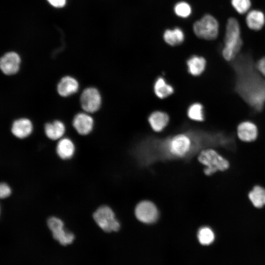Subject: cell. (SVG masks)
I'll return each instance as SVG.
<instances>
[{"mask_svg":"<svg viewBox=\"0 0 265 265\" xmlns=\"http://www.w3.org/2000/svg\"><path fill=\"white\" fill-rule=\"evenodd\" d=\"M242 45L239 23L236 18L230 17L227 21L224 44L221 50L223 58L227 61H233L239 54Z\"/></svg>","mask_w":265,"mask_h":265,"instance_id":"7a4b0ae2","label":"cell"},{"mask_svg":"<svg viewBox=\"0 0 265 265\" xmlns=\"http://www.w3.org/2000/svg\"><path fill=\"white\" fill-rule=\"evenodd\" d=\"M187 115L189 119L197 122H203L206 118L204 106L200 103H194L190 105Z\"/></svg>","mask_w":265,"mask_h":265,"instance_id":"603a6c76","label":"cell"},{"mask_svg":"<svg viewBox=\"0 0 265 265\" xmlns=\"http://www.w3.org/2000/svg\"><path fill=\"white\" fill-rule=\"evenodd\" d=\"M44 130L46 136L49 138L55 140L60 138L63 135L65 128L62 122L55 120L52 123H46Z\"/></svg>","mask_w":265,"mask_h":265,"instance_id":"d6986e66","label":"cell"},{"mask_svg":"<svg viewBox=\"0 0 265 265\" xmlns=\"http://www.w3.org/2000/svg\"><path fill=\"white\" fill-rule=\"evenodd\" d=\"M94 120L92 117L85 113H79L75 115L73 120V126L81 135H86L92 130Z\"/></svg>","mask_w":265,"mask_h":265,"instance_id":"7c38bea8","label":"cell"},{"mask_svg":"<svg viewBox=\"0 0 265 265\" xmlns=\"http://www.w3.org/2000/svg\"><path fill=\"white\" fill-rule=\"evenodd\" d=\"M198 159L205 166L204 171L208 176L212 175L218 171H225L230 165L226 159L212 149L202 150L198 157Z\"/></svg>","mask_w":265,"mask_h":265,"instance_id":"3957f363","label":"cell"},{"mask_svg":"<svg viewBox=\"0 0 265 265\" xmlns=\"http://www.w3.org/2000/svg\"><path fill=\"white\" fill-rule=\"evenodd\" d=\"M186 65L187 71L190 75L198 76L205 71L207 61L206 59L202 56L193 55L187 59Z\"/></svg>","mask_w":265,"mask_h":265,"instance_id":"e0dca14e","label":"cell"},{"mask_svg":"<svg viewBox=\"0 0 265 265\" xmlns=\"http://www.w3.org/2000/svg\"><path fill=\"white\" fill-rule=\"evenodd\" d=\"M81 108L88 113H93L99 110L102 103L99 91L94 87L85 89L80 97Z\"/></svg>","mask_w":265,"mask_h":265,"instance_id":"ba28073f","label":"cell"},{"mask_svg":"<svg viewBox=\"0 0 265 265\" xmlns=\"http://www.w3.org/2000/svg\"><path fill=\"white\" fill-rule=\"evenodd\" d=\"M197 238L201 244L208 245L214 241L215 236L212 229L208 227H203L198 231Z\"/></svg>","mask_w":265,"mask_h":265,"instance_id":"cb8c5ba5","label":"cell"},{"mask_svg":"<svg viewBox=\"0 0 265 265\" xmlns=\"http://www.w3.org/2000/svg\"><path fill=\"white\" fill-rule=\"evenodd\" d=\"M135 215L140 222L152 224L158 218L159 212L156 205L152 202L145 200L139 203L135 207Z\"/></svg>","mask_w":265,"mask_h":265,"instance_id":"9c48e42d","label":"cell"},{"mask_svg":"<svg viewBox=\"0 0 265 265\" xmlns=\"http://www.w3.org/2000/svg\"><path fill=\"white\" fill-rule=\"evenodd\" d=\"M169 121L168 115L162 111H154L148 117V122L151 128L156 132H159L164 130Z\"/></svg>","mask_w":265,"mask_h":265,"instance_id":"2e32d148","label":"cell"},{"mask_svg":"<svg viewBox=\"0 0 265 265\" xmlns=\"http://www.w3.org/2000/svg\"></svg>","mask_w":265,"mask_h":265,"instance_id":"f546056e","label":"cell"},{"mask_svg":"<svg viewBox=\"0 0 265 265\" xmlns=\"http://www.w3.org/2000/svg\"><path fill=\"white\" fill-rule=\"evenodd\" d=\"M33 126L31 122L27 118H22L16 120L12 123L11 132L17 138H24L32 132Z\"/></svg>","mask_w":265,"mask_h":265,"instance_id":"5bb4252c","label":"cell"},{"mask_svg":"<svg viewBox=\"0 0 265 265\" xmlns=\"http://www.w3.org/2000/svg\"><path fill=\"white\" fill-rule=\"evenodd\" d=\"M219 28L218 20L209 14L204 15L193 25V30L196 36L207 40H213L217 38Z\"/></svg>","mask_w":265,"mask_h":265,"instance_id":"277c9868","label":"cell"},{"mask_svg":"<svg viewBox=\"0 0 265 265\" xmlns=\"http://www.w3.org/2000/svg\"><path fill=\"white\" fill-rule=\"evenodd\" d=\"M231 64L235 74L236 92L254 111H262L265 106V79L251 55L239 54Z\"/></svg>","mask_w":265,"mask_h":265,"instance_id":"6da1fadb","label":"cell"},{"mask_svg":"<svg viewBox=\"0 0 265 265\" xmlns=\"http://www.w3.org/2000/svg\"><path fill=\"white\" fill-rule=\"evenodd\" d=\"M256 69L260 74L265 77V57H263L255 63Z\"/></svg>","mask_w":265,"mask_h":265,"instance_id":"83f0119b","label":"cell"},{"mask_svg":"<svg viewBox=\"0 0 265 265\" xmlns=\"http://www.w3.org/2000/svg\"><path fill=\"white\" fill-rule=\"evenodd\" d=\"M93 217L98 226L105 232H116L120 228V223L116 218L113 211L107 206L99 207L93 213Z\"/></svg>","mask_w":265,"mask_h":265,"instance_id":"5b68a950","label":"cell"},{"mask_svg":"<svg viewBox=\"0 0 265 265\" xmlns=\"http://www.w3.org/2000/svg\"><path fill=\"white\" fill-rule=\"evenodd\" d=\"M164 41L168 45L175 46L182 44L185 38L183 30L180 27H175L173 29H167L163 33Z\"/></svg>","mask_w":265,"mask_h":265,"instance_id":"ffe728a7","label":"cell"},{"mask_svg":"<svg viewBox=\"0 0 265 265\" xmlns=\"http://www.w3.org/2000/svg\"><path fill=\"white\" fill-rule=\"evenodd\" d=\"M47 225L52 233L53 238L62 245L71 244L74 239V235L64 229L63 221L58 217L52 216L47 220Z\"/></svg>","mask_w":265,"mask_h":265,"instance_id":"52a82bcc","label":"cell"},{"mask_svg":"<svg viewBox=\"0 0 265 265\" xmlns=\"http://www.w3.org/2000/svg\"><path fill=\"white\" fill-rule=\"evenodd\" d=\"M245 23L250 29L259 31L265 25V14L259 9L250 10L246 15Z\"/></svg>","mask_w":265,"mask_h":265,"instance_id":"4fadbf2b","label":"cell"},{"mask_svg":"<svg viewBox=\"0 0 265 265\" xmlns=\"http://www.w3.org/2000/svg\"><path fill=\"white\" fill-rule=\"evenodd\" d=\"M248 198L253 206L261 208L265 205V188L255 186L248 194Z\"/></svg>","mask_w":265,"mask_h":265,"instance_id":"7402d4cb","label":"cell"},{"mask_svg":"<svg viewBox=\"0 0 265 265\" xmlns=\"http://www.w3.org/2000/svg\"><path fill=\"white\" fill-rule=\"evenodd\" d=\"M231 3L235 10L239 14L247 13L251 8V0H231Z\"/></svg>","mask_w":265,"mask_h":265,"instance_id":"d4e9b609","label":"cell"},{"mask_svg":"<svg viewBox=\"0 0 265 265\" xmlns=\"http://www.w3.org/2000/svg\"><path fill=\"white\" fill-rule=\"evenodd\" d=\"M11 193V189L9 186L5 183H1L0 185V198L4 199Z\"/></svg>","mask_w":265,"mask_h":265,"instance_id":"4316f807","label":"cell"},{"mask_svg":"<svg viewBox=\"0 0 265 265\" xmlns=\"http://www.w3.org/2000/svg\"><path fill=\"white\" fill-rule=\"evenodd\" d=\"M20 63L19 55L15 52H9L1 57L0 68L5 75H12L18 72Z\"/></svg>","mask_w":265,"mask_h":265,"instance_id":"30bf717a","label":"cell"},{"mask_svg":"<svg viewBox=\"0 0 265 265\" xmlns=\"http://www.w3.org/2000/svg\"><path fill=\"white\" fill-rule=\"evenodd\" d=\"M67 0H47V1L53 7L55 8L63 7Z\"/></svg>","mask_w":265,"mask_h":265,"instance_id":"f1b7e54d","label":"cell"},{"mask_svg":"<svg viewBox=\"0 0 265 265\" xmlns=\"http://www.w3.org/2000/svg\"><path fill=\"white\" fill-rule=\"evenodd\" d=\"M79 84L78 81L71 76L63 77L57 86V91L59 95L66 97L69 96L78 90Z\"/></svg>","mask_w":265,"mask_h":265,"instance_id":"9a60e30c","label":"cell"},{"mask_svg":"<svg viewBox=\"0 0 265 265\" xmlns=\"http://www.w3.org/2000/svg\"><path fill=\"white\" fill-rule=\"evenodd\" d=\"M192 144V139L188 133H180L168 139L166 145L171 155L183 157L190 151Z\"/></svg>","mask_w":265,"mask_h":265,"instance_id":"8992f818","label":"cell"},{"mask_svg":"<svg viewBox=\"0 0 265 265\" xmlns=\"http://www.w3.org/2000/svg\"><path fill=\"white\" fill-rule=\"evenodd\" d=\"M57 154L62 159H71L74 154L75 147L72 141L68 138L61 139L57 143Z\"/></svg>","mask_w":265,"mask_h":265,"instance_id":"ac0fdd59","label":"cell"},{"mask_svg":"<svg viewBox=\"0 0 265 265\" xmlns=\"http://www.w3.org/2000/svg\"><path fill=\"white\" fill-rule=\"evenodd\" d=\"M174 12L179 17L187 18L192 13L190 5L186 1H180L177 3L174 7Z\"/></svg>","mask_w":265,"mask_h":265,"instance_id":"484cf974","label":"cell"},{"mask_svg":"<svg viewBox=\"0 0 265 265\" xmlns=\"http://www.w3.org/2000/svg\"><path fill=\"white\" fill-rule=\"evenodd\" d=\"M154 91L159 98L164 99L173 93L174 88L172 85L167 83L164 78L159 77L155 82Z\"/></svg>","mask_w":265,"mask_h":265,"instance_id":"44dd1931","label":"cell"},{"mask_svg":"<svg viewBox=\"0 0 265 265\" xmlns=\"http://www.w3.org/2000/svg\"><path fill=\"white\" fill-rule=\"evenodd\" d=\"M237 133L238 138L244 142L255 141L258 136V128L255 123L249 120L240 122L237 126Z\"/></svg>","mask_w":265,"mask_h":265,"instance_id":"8fae6325","label":"cell"}]
</instances>
